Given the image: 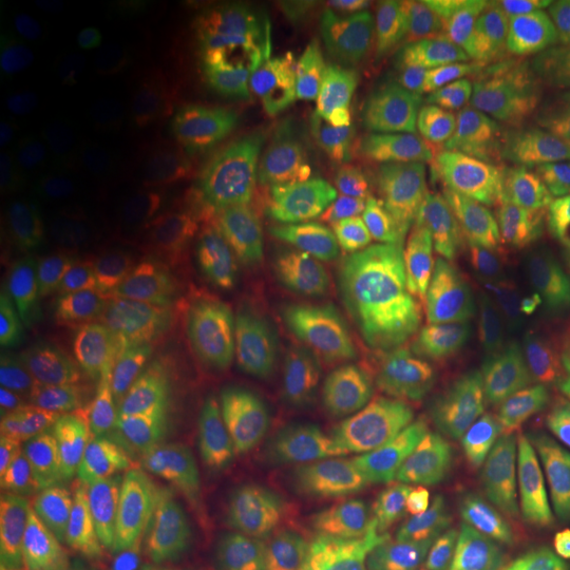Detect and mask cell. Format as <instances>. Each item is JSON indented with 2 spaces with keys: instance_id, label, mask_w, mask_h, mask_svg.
Instances as JSON below:
<instances>
[{
  "instance_id": "cell-1",
  "label": "cell",
  "mask_w": 570,
  "mask_h": 570,
  "mask_svg": "<svg viewBox=\"0 0 570 570\" xmlns=\"http://www.w3.org/2000/svg\"><path fill=\"white\" fill-rule=\"evenodd\" d=\"M433 338L470 381H504L570 341V273L468 262L431 298Z\"/></svg>"
},
{
  "instance_id": "cell-2",
  "label": "cell",
  "mask_w": 570,
  "mask_h": 570,
  "mask_svg": "<svg viewBox=\"0 0 570 570\" xmlns=\"http://www.w3.org/2000/svg\"><path fill=\"white\" fill-rule=\"evenodd\" d=\"M433 238L415 188L399 173L367 177L341 206L327 252L331 309L365 320L431 283Z\"/></svg>"
},
{
  "instance_id": "cell-3",
  "label": "cell",
  "mask_w": 570,
  "mask_h": 570,
  "mask_svg": "<svg viewBox=\"0 0 570 570\" xmlns=\"http://www.w3.org/2000/svg\"><path fill=\"white\" fill-rule=\"evenodd\" d=\"M487 412L460 370L428 354H396L365 375L352 402L360 465L404 468L475 446Z\"/></svg>"
},
{
  "instance_id": "cell-4",
  "label": "cell",
  "mask_w": 570,
  "mask_h": 570,
  "mask_svg": "<svg viewBox=\"0 0 570 570\" xmlns=\"http://www.w3.org/2000/svg\"><path fill=\"white\" fill-rule=\"evenodd\" d=\"M491 489L518 537L570 520V362L525 396L499 433Z\"/></svg>"
},
{
  "instance_id": "cell-5",
  "label": "cell",
  "mask_w": 570,
  "mask_h": 570,
  "mask_svg": "<svg viewBox=\"0 0 570 570\" xmlns=\"http://www.w3.org/2000/svg\"><path fill=\"white\" fill-rule=\"evenodd\" d=\"M487 71L508 151L570 140V9L508 27L491 42Z\"/></svg>"
},
{
  "instance_id": "cell-6",
  "label": "cell",
  "mask_w": 570,
  "mask_h": 570,
  "mask_svg": "<svg viewBox=\"0 0 570 570\" xmlns=\"http://www.w3.org/2000/svg\"><path fill=\"white\" fill-rule=\"evenodd\" d=\"M407 510V489L389 475H348L327 487L302 518V547L315 562H367Z\"/></svg>"
},
{
  "instance_id": "cell-7",
  "label": "cell",
  "mask_w": 570,
  "mask_h": 570,
  "mask_svg": "<svg viewBox=\"0 0 570 570\" xmlns=\"http://www.w3.org/2000/svg\"><path fill=\"white\" fill-rule=\"evenodd\" d=\"M85 154L82 127L48 98L11 85L0 101V173L11 188H35L69 173Z\"/></svg>"
},
{
  "instance_id": "cell-8",
  "label": "cell",
  "mask_w": 570,
  "mask_h": 570,
  "mask_svg": "<svg viewBox=\"0 0 570 570\" xmlns=\"http://www.w3.org/2000/svg\"><path fill=\"white\" fill-rule=\"evenodd\" d=\"M223 283L233 315L252 327L298 323L312 296L309 262L285 244L244 248L227 265Z\"/></svg>"
},
{
  "instance_id": "cell-9",
  "label": "cell",
  "mask_w": 570,
  "mask_h": 570,
  "mask_svg": "<svg viewBox=\"0 0 570 570\" xmlns=\"http://www.w3.org/2000/svg\"><path fill=\"white\" fill-rule=\"evenodd\" d=\"M202 415L240 444H262L281 431L285 399L252 362L233 354H214L194 377Z\"/></svg>"
},
{
  "instance_id": "cell-10",
  "label": "cell",
  "mask_w": 570,
  "mask_h": 570,
  "mask_svg": "<svg viewBox=\"0 0 570 570\" xmlns=\"http://www.w3.org/2000/svg\"><path fill=\"white\" fill-rule=\"evenodd\" d=\"M114 360L142 394L167 399L188 373V333L169 306L138 302L122 306L106 327Z\"/></svg>"
},
{
  "instance_id": "cell-11",
  "label": "cell",
  "mask_w": 570,
  "mask_h": 570,
  "mask_svg": "<svg viewBox=\"0 0 570 570\" xmlns=\"http://www.w3.org/2000/svg\"><path fill=\"white\" fill-rule=\"evenodd\" d=\"M21 570H111L96 520L67 499H40L17 529Z\"/></svg>"
},
{
  "instance_id": "cell-12",
  "label": "cell",
  "mask_w": 570,
  "mask_h": 570,
  "mask_svg": "<svg viewBox=\"0 0 570 570\" xmlns=\"http://www.w3.org/2000/svg\"><path fill=\"white\" fill-rule=\"evenodd\" d=\"M323 159V138L294 109H269L254 117L235 148L240 180L254 188H285L312 173Z\"/></svg>"
},
{
  "instance_id": "cell-13",
  "label": "cell",
  "mask_w": 570,
  "mask_h": 570,
  "mask_svg": "<svg viewBox=\"0 0 570 570\" xmlns=\"http://www.w3.org/2000/svg\"><path fill=\"white\" fill-rule=\"evenodd\" d=\"M190 465L169 441L122 433L101 441L90 458V479L114 499H161L185 487Z\"/></svg>"
},
{
  "instance_id": "cell-14",
  "label": "cell",
  "mask_w": 570,
  "mask_h": 570,
  "mask_svg": "<svg viewBox=\"0 0 570 570\" xmlns=\"http://www.w3.org/2000/svg\"><path fill=\"white\" fill-rule=\"evenodd\" d=\"M117 396V365L88 341H67L48 354L38 402L51 423L85 425L111 407Z\"/></svg>"
},
{
  "instance_id": "cell-15",
  "label": "cell",
  "mask_w": 570,
  "mask_h": 570,
  "mask_svg": "<svg viewBox=\"0 0 570 570\" xmlns=\"http://www.w3.org/2000/svg\"><path fill=\"white\" fill-rule=\"evenodd\" d=\"M59 458L51 420L24 383L0 386V470L6 483L40 479Z\"/></svg>"
},
{
  "instance_id": "cell-16",
  "label": "cell",
  "mask_w": 570,
  "mask_h": 570,
  "mask_svg": "<svg viewBox=\"0 0 570 570\" xmlns=\"http://www.w3.org/2000/svg\"><path fill=\"white\" fill-rule=\"evenodd\" d=\"M365 570H497L491 547L468 529H423L386 544Z\"/></svg>"
},
{
  "instance_id": "cell-17",
  "label": "cell",
  "mask_w": 570,
  "mask_h": 570,
  "mask_svg": "<svg viewBox=\"0 0 570 570\" xmlns=\"http://www.w3.org/2000/svg\"><path fill=\"white\" fill-rule=\"evenodd\" d=\"M212 142L194 132L164 138L146 164V188L154 206L167 214H183L196 204L202 185L212 173Z\"/></svg>"
},
{
  "instance_id": "cell-18",
  "label": "cell",
  "mask_w": 570,
  "mask_h": 570,
  "mask_svg": "<svg viewBox=\"0 0 570 570\" xmlns=\"http://www.w3.org/2000/svg\"><path fill=\"white\" fill-rule=\"evenodd\" d=\"M96 262V240L75 225L42 227L19 240L13 265L27 283L38 288H67Z\"/></svg>"
},
{
  "instance_id": "cell-19",
  "label": "cell",
  "mask_w": 570,
  "mask_h": 570,
  "mask_svg": "<svg viewBox=\"0 0 570 570\" xmlns=\"http://www.w3.org/2000/svg\"><path fill=\"white\" fill-rule=\"evenodd\" d=\"M35 69L56 96L67 101H92L106 90V67L96 51L63 32H48L35 40Z\"/></svg>"
},
{
  "instance_id": "cell-20",
  "label": "cell",
  "mask_w": 570,
  "mask_h": 570,
  "mask_svg": "<svg viewBox=\"0 0 570 570\" xmlns=\"http://www.w3.org/2000/svg\"><path fill=\"white\" fill-rule=\"evenodd\" d=\"M520 212L552 238L570 244V169L508 167Z\"/></svg>"
},
{
  "instance_id": "cell-21",
  "label": "cell",
  "mask_w": 570,
  "mask_h": 570,
  "mask_svg": "<svg viewBox=\"0 0 570 570\" xmlns=\"http://www.w3.org/2000/svg\"><path fill=\"white\" fill-rule=\"evenodd\" d=\"M256 101L254 82L246 71L219 67L206 71L194 88V109L206 125H230L252 114Z\"/></svg>"
},
{
  "instance_id": "cell-22",
  "label": "cell",
  "mask_w": 570,
  "mask_h": 570,
  "mask_svg": "<svg viewBox=\"0 0 570 570\" xmlns=\"http://www.w3.org/2000/svg\"><path fill=\"white\" fill-rule=\"evenodd\" d=\"M35 336H38V323L32 312L19 302H3L0 306V365H17L32 348Z\"/></svg>"
},
{
  "instance_id": "cell-23",
  "label": "cell",
  "mask_w": 570,
  "mask_h": 570,
  "mask_svg": "<svg viewBox=\"0 0 570 570\" xmlns=\"http://www.w3.org/2000/svg\"><path fill=\"white\" fill-rule=\"evenodd\" d=\"M90 13L111 30L138 35L156 24L159 6L146 3V0H98V3H90Z\"/></svg>"
},
{
  "instance_id": "cell-24",
  "label": "cell",
  "mask_w": 570,
  "mask_h": 570,
  "mask_svg": "<svg viewBox=\"0 0 570 570\" xmlns=\"http://www.w3.org/2000/svg\"><path fill=\"white\" fill-rule=\"evenodd\" d=\"M130 570H214L202 552L183 550V547L151 544L135 552Z\"/></svg>"
},
{
  "instance_id": "cell-25",
  "label": "cell",
  "mask_w": 570,
  "mask_h": 570,
  "mask_svg": "<svg viewBox=\"0 0 570 570\" xmlns=\"http://www.w3.org/2000/svg\"><path fill=\"white\" fill-rule=\"evenodd\" d=\"M539 562L544 570H570V520L539 533Z\"/></svg>"
},
{
  "instance_id": "cell-26",
  "label": "cell",
  "mask_w": 570,
  "mask_h": 570,
  "mask_svg": "<svg viewBox=\"0 0 570 570\" xmlns=\"http://www.w3.org/2000/svg\"><path fill=\"white\" fill-rule=\"evenodd\" d=\"M508 570H544L541 568L539 560H531V558H520L518 562H512Z\"/></svg>"
}]
</instances>
